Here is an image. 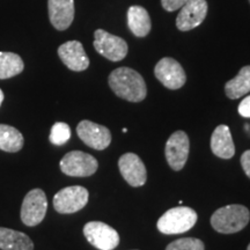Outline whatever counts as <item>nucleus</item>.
I'll list each match as a JSON object with an SVG mask.
<instances>
[{
    "mask_svg": "<svg viewBox=\"0 0 250 250\" xmlns=\"http://www.w3.org/2000/svg\"><path fill=\"white\" fill-rule=\"evenodd\" d=\"M108 83L118 98L129 102H142L147 95L144 78L130 67H118L112 71Z\"/></svg>",
    "mask_w": 250,
    "mask_h": 250,
    "instance_id": "f257e3e1",
    "label": "nucleus"
},
{
    "mask_svg": "<svg viewBox=\"0 0 250 250\" xmlns=\"http://www.w3.org/2000/svg\"><path fill=\"white\" fill-rule=\"evenodd\" d=\"M250 220V212L239 204L226 205L212 214L211 225L221 234H233L242 230Z\"/></svg>",
    "mask_w": 250,
    "mask_h": 250,
    "instance_id": "f03ea898",
    "label": "nucleus"
},
{
    "mask_svg": "<svg viewBox=\"0 0 250 250\" xmlns=\"http://www.w3.org/2000/svg\"><path fill=\"white\" fill-rule=\"evenodd\" d=\"M196 211L187 206H179L168 210L158 220V229L162 234L174 235L188 232L197 223Z\"/></svg>",
    "mask_w": 250,
    "mask_h": 250,
    "instance_id": "7ed1b4c3",
    "label": "nucleus"
},
{
    "mask_svg": "<svg viewBox=\"0 0 250 250\" xmlns=\"http://www.w3.org/2000/svg\"><path fill=\"white\" fill-rule=\"evenodd\" d=\"M88 190L80 186L66 187L54 197V208L61 214H71L83 210L88 203Z\"/></svg>",
    "mask_w": 250,
    "mask_h": 250,
    "instance_id": "20e7f679",
    "label": "nucleus"
},
{
    "mask_svg": "<svg viewBox=\"0 0 250 250\" xmlns=\"http://www.w3.org/2000/svg\"><path fill=\"white\" fill-rule=\"evenodd\" d=\"M98 160L93 155L81 151H72L61 160V169L67 176L87 177L98 170Z\"/></svg>",
    "mask_w": 250,
    "mask_h": 250,
    "instance_id": "39448f33",
    "label": "nucleus"
},
{
    "mask_svg": "<svg viewBox=\"0 0 250 250\" xmlns=\"http://www.w3.org/2000/svg\"><path fill=\"white\" fill-rule=\"evenodd\" d=\"M48 210V199L42 189H34L24 197L21 206V220L26 226L41 224Z\"/></svg>",
    "mask_w": 250,
    "mask_h": 250,
    "instance_id": "423d86ee",
    "label": "nucleus"
},
{
    "mask_svg": "<svg viewBox=\"0 0 250 250\" xmlns=\"http://www.w3.org/2000/svg\"><path fill=\"white\" fill-rule=\"evenodd\" d=\"M87 241L99 250H114L120 243V235L117 230L101 223V221H89L83 227Z\"/></svg>",
    "mask_w": 250,
    "mask_h": 250,
    "instance_id": "0eeeda50",
    "label": "nucleus"
},
{
    "mask_svg": "<svg viewBox=\"0 0 250 250\" xmlns=\"http://www.w3.org/2000/svg\"><path fill=\"white\" fill-rule=\"evenodd\" d=\"M94 48L100 55L111 62H120L127 55V43L108 31L98 29L94 33Z\"/></svg>",
    "mask_w": 250,
    "mask_h": 250,
    "instance_id": "6e6552de",
    "label": "nucleus"
},
{
    "mask_svg": "<svg viewBox=\"0 0 250 250\" xmlns=\"http://www.w3.org/2000/svg\"><path fill=\"white\" fill-rule=\"evenodd\" d=\"M190 143L184 131H176L169 137L166 144V159L171 169L179 171L183 169L189 156Z\"/></svg>",
    "mask_w": 250,
    "mask_h": 250,
    "instance_id": "1a4fd4ad",
    "label": "nucleus"
},
{
    "mask_svg": "<svg viewBox=\"0 0 250 250\" xmlns=\"http://www.w3.org/2000/svg\"><path fill=\"white\" fill-rule=\"evenodd\" d=\"M154 74L165 87L169 89H179L187 81L186 72L174 58L165 57L155 65Z\"/></svg>",
    "mask_w": 250,
    "mask_h": 250,
    "instance_id": "9d476101",
    "label": "nucleus"
},
{
    "mask_svg": "<svg viewBox=\"0 0 250 250\" xmlns=\"http://www.w3.org/2000/svg\"><path fill=\"white\" fill-rule=\"evenodd\" d=\"M77 133L87 146L98 151L105 149L111 143V133L108 127L90 121H81L77 126Z\"/></svg>",
    "mask_w": 250,
    "mask_h": 250,
    "instance_id": "9b49d317",
    "label": "nucleus"
},
{
    "mask_svg": "<svg viewBox=\"0 0 250 250\" xmlns=\"http://www.w3.org/2000/svg\"><path fill=\"white\" fill-rule=\"evenodd\" d=\"M208 14L206 0H188L176 18V27L181 31L191 30L203 23Z\"/></svg>",
    "mask_w": 250,
    "mask_h": 250,
    "instance_id": "f8f14e48",
    "label": "nucleus"
},
{
    "mask_svg": "<svg viewBox=\"0 0 250 250\" xmlns=\"http://www.w3.org/2000/svg\"><path fill=\"white\" fill-rule=\"evenodd\" d=\"M118 167L123 179L131 187H142L147 180V171L142 159L134 153L123 154L118 160Z\"/></svg>",
    "mask_w": 250,
    "mask_h": 250,
    "instance_id": "ddd939ff",
    "label": "nucleus"
},
{
    "mask_svg": "<svg viewBox=\"0 0 250 250\" xmlns=\"http://www.w3.org/2000/svg\"><path fill=\"white\" fill-rule=\"evenodd\" d=\"M58 56L64 65L71 71L81 72L89 66V58L87 57L83 46L79 41H68L58 48Z\"/></svg>",
    "mask_w": 250,
    "mask_h": 250,
    "instance_id": "4468645a",
    "label": "nucleus"
},
{
    "mask_svg": "<svg viewBox=\"0 0 250 250\" xmlns=\"http://www.w3.org/2000/svg\"><path fill=\"white\" fill-rule=\"evenodd\" d=\"M50 22L57 30H66L73 22L74 0H48Z\"/></svg>",
    "mask_w": 250,
    "mask_h": 250,
    "instance_id": "2eb2a0df",
    "label": "nucleus"
},
{
    "mask_svg": "<svg viewBox=\"0 0 250 250\" xmlns=\"http://www.w3.org/2000/svg\"><path fill=\"white\" fill-rule=\"evenodd\" d=\"M211 149L213 154L220 159H230L235 154L232 133L227 125L215 127L211 137Z\"/></svg>",
    "mask_w": 250,
    "mask_h": 250,
    "instance_id": "dca6fc26",
    "label": "nucleus"
},
{
    "mask_svg": "<svg viewBox=\"0 0 250 250\" xmlns=\"http://www.w3.org/2000/svg\"><path fill=\"white\" fill-rule=\"evenodd\" d=\"M127 26L134 36H147L152 27L148 12L142 6H131L127 9Z\"/></svg>",
    "mask_w": 250,
    "mask_h": 250,
    "instance_id": "f3484780",
    "label": "nucleus"
},
{
    "mask_svg": "<svg viewBox=\"0 0 250 250\" xmlns=\"http://www.w3.org/2000/svg\"><path fill=\"white\" fill-rule=\"evenodd\" d=\"M0 249L34 250V243L27 234L9 228L0 227Z\"/></svg>",
    "mask_w": 250,
    "mask_h": 250,
    "instance_id": "a211bd4d",
    "label": "nucleus"
},
{
    "mask_svg": "<svg viewBox=\"0 0 250 250\" xmlns=\"http://www.w3.org/2000/svg\"><path fill=\"white\" fill-rule=\"evenodd\" d=\"M250 92V65L243 66L232 80L225 85V93L229 99L236 100Z\"/></svg>",
    "mask_w": 250,
    "mask_h": 250,
    "instance_id": "6ab92c4d",
    "label": "nucleus"
},
{
    "mask_svg": "<svg viewBox=\"0 0 250 250\" xmlns=\"http://www.w3.org/2000/svg\"><path fill=\"white\" fill-rule=\"evenodd\" d=\"M22 133L11 125L0 124V149L4 152L15 153L23 147Z\"/></svg>",
    "mask_w": 250,
    "mask_h": 250,
    "instance_id": "aec40b11",
    "label": "nucleus"
},
{
    "mask_svg": "<svg viewBox=\"0 0 250 250\" xmlns=\"http://www.w3.org/2000/svg\"><path fill=\"white\" fill-rule=\"evenodd\" d=\"M24 68L22 58L13 52L0 51V79H9L20 74Z\"/></svg>",
    "mask_w": 250,
    "mask_h": 250,
    "instance_id": "412c9836",
    "label": "nucleus"
},
{
    "mask_svg": "<svg viewBox=\"0 0 250 250\" xmlns=\"http://www.w3.org/2000/svg\"><path fill=\"white\" fill-rule=\"evenodd\" d=\"M71 138V129L66 123L62 122H57L52 125L51 132H50V142L54 145L62 146L66 144Z\"/></svg>",
    "mask_w": 250,
    "mask_h": 250,
    "instance_id": "4be33fe9",
    "label": "nucleus"
},
{
    "mask_svg": "<svg viewBox=\"0 0 250 250\" xmlns=\"http://www.w3.org/2000/svg\"><path fill=\"white\" fill-rule=\"evenodd\" d=\"M166 250H205V246L199 239L183 237L169 243Z\"/></svg>",
    "mask_w": 250,
    "mask_h": 250,
    "instance_id": "5701e85b",
    "label": "nucleus"
},
{
    "mask_svg": "<svg viewBox=\"0 0 250 250\" xmlns=\"http://www.w3.org/2000/svg\"><path fill=\"white\" fill-rule=\"evenodd\" d=\"M188 0H161V5L167 12H174L180 9Z\"/></svg>",
    "mask_w": 250,
    "mask_h": 250,
    "instance_id": "b1692460",
    "label": "nucleus"
},
{
    "mask_svg": "<svg viewBox=\"0 0 250 250\" xmlns=\"http://www.w3.org/2000/svg\"><path fill=\"white\" fill-rule=\"evenodd\" d=\"M237 110H239V114L242 117L250 118V95L242 100V102L239 104V109Z\"/></svg>",
    "mask_w": 250,
    "mask_h": 250,
    "instance_id": "393cba45",
    "label": "nucleus"
},
{
    "mask_svg": "<svg viewBox=\"0 0 250 250\" xmlns=\"http://www.w3.org/2000/svg\"><path fill=\"white\" fill-rule=\"evenodd\" d=\"M241 165L247 176L250 179V149L246 151L241 156Z\"/></svg>",
    "mask_w": 250,
    "mask_h": 250,
    "instance_id": "a878e982",
    "label": "nucleus"
},
{
    "mask_svg": "<svg viewBox=\"0 0 250 250\" xmlns=\"http://www.w3.org/2000/svg\"><path fill=\"white\" fill-rule=\"evenodd\" d=\"M2 101H4V93H2V90L0 89V105H1Z\"/></svg>",
    "mask_w": 250,
    "mask_h": 250,
    "instance_id": "bb28decb",
    "label": "nucleus"
},
{
    "mask_svg": "<svg viewBox=\"0 0 250 250\" xmlns=\"http://www.w3.org/2000/svg\"><path fill=\"white\" fill-rule=\"evenodd\" d=\"M247 250H250V245L248 246V248H247Z\"/></svg>",
    "mask_w": 250,
    "mask_h": 250,
    "instance_id": "cd10ccee",
    "label": "nucleus"
},
{
    "mask_svg": "<svg viewBox=\"0 0 250 250\" xmlns=\"http://www.w3.org/2000/svg\"><path fill=\"white\" fill-rule=\"evenodd\" d=\"M249 2H250V0H249Z\"/></svg>",
    "mask_w": 250,
    "mask_h": 250,
    "instance_id": "c85d7f7f",
    "label": "nucleus"
}]
</instances>
